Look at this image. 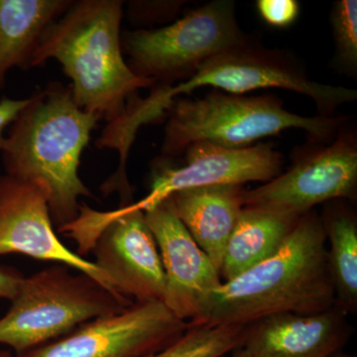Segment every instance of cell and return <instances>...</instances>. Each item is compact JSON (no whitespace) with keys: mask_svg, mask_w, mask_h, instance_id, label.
<instances>
[{"mask_svg":"<svg viewBox=\"0 0 357 357\" xmlns=\"http://www.w3.org/2000/svg\"><path fill=\"white\" fill-rule=\"evenodd\" d=\"M29 98L23 100H13V98H3L0 100V150L3 145L4 130L15 121L21 109L27 105Z\"/></svg>","mask_w":357,"mask_h":357,"instance_id":"cell-24","label":"cell"},{"mask_svg":"<svg viewBox=\"0 0 357 357\" xmlns=\"http://www.w3.org/2000/svg\"><path fill=\"white\" fill-rule=\"evenodd\" d=\"M13 253L67 265L119 295L95 263L61 243L42 188L4 174L0 176V255Z\"/></svg>","mask_w":357,"mask_h":357,"instance_id":"cell-12","label":"cell"},{"mask_svg":"<svg viewBox=\"0 0 357 357\" xmlns=\"http://www.w3.org/2000/svg\"><path fill=\"white\" fill-rule=\"evenodd\" d=\"M256 6L263 20L276 28L292 25L300 13V4L296 0H259Z\"/></svg>","mask_w":357,"mask_h":357,"instance_id":"cell-21","label":"cell"},{"mask_svg":"<svg viewBox=\"0 0 357 357\" xmlns=\"http://www.w3.org/2000/svg\"><path fill=\"white\" fill-rule=\"evenodd\" d=\"M347 317L335 307L316 314H271L249 324L237 351L241 357H330L351 337Z\"/></svg>","mask_w":357,"mask_h":357,"instance_id":"cell-14","label":"cell"},{"mask_svg":"<svg viewBox=\"0 0 357 357\" xmlns=\"http://www.w3.org/2000/svg\"><path fill=\"white\" fill-rule=\"evenodd\" d=\"M72 4L70 0H0V91L13 68L30 69L42 34Z\"/></svg>","mask_w":357,"mask_h":357,"instance_id":"cell-17","label":"cell"},{"mask_svg":"<svg viewBox=\"0 0 357 357\" xmlns=\"http://www.w3.org/2000/svg\"><path fill=\"white\" fill-rule=\"evenodd\" d=\"M0 357H13V354L6 349H0Z\"/></svg>","mask_w":357,"mask_h":357,"instance_id":"cell-26","label":"cell"},{"mask_svg":"<svg viewBox=\"0 0 357 357\" xmlns=\"http://www.w3.org/2000/svg\"><path fill=\"white\" fill-rule=\"evenodd\" d=\"M184 154V165H160L155 170L149 194L134 203L135 208L146 211L173 192L189 188L267 183L280 175L284 163L273 143L230 149L203 141L190 145Z\"/></svg>","mask_w":357,"mask_h":357,"instance_id":"cell-11","label":"cell"},{"mask_svg":"<svg viewBox=\"0 0 357 357\" xmlns=\"http://www.w3.org/2000/svg\"><path fill=\"white\" fill-rule=\"evenodd\" d=\"M232 357H241V354H239L238 351H236V354H234V356Z\"/></svg>","mask_w":357,"mask_h":357,"instance_id":"cell-27","label":"cell"},{"mask_svg":"<svg viewBox=\"0 0 357 357\" xmlns=\"http://www.w3.org/2000/svg\"><path fill=\"white\" fill-rule=\"evenodd\" d=\"M203 86L230 95L263 89H287L311 98L321 116H333L340 105L357 98L356 89L312 81L304 68L287 54L264 48L249 38L206 61L192 77L176 86L155 84L149 96L141 98V112L150 122L158 121L177 96Z\"/></svg>","mask_w":357,"mask_h":357,"instance_id":"cell-6","label":"cell"},{"mask_svg":"<svg viewBox=\"0 0 357 357\" xmlns=\"http://www.w3.org/2000/svg\"><path fill=\"white\" fill-rule=\"evenodd\" d=\"M73 270L56 263L25 277L10 309L0 319V344L22 354L133 304Z\"/></svg>","mask_w":357,"mask_h":357,"instance_id":"cell-5","label":"cell"},{"mask_svg":"<svg viewBox=\"0 0 357 357\" xmlns=\"http://www.w3.org/2000/svg\"><path fill=\"white\" fill-rule=\"evenodd\" d=\"M181 6V2H131L130 14L135 20H139L145 14L149 16L154 14V20H162L175 15Z\"/></svg>","mask_w":357,"mask_h":357,"instance_id":"cell-22","label":"cell"},{"mask_svg":"<svg viewBox=\"0 0 357 357\" xmlns=\"http://www.w3.org/2000/svg\"><path fill=\"white\" fill-rule=\"evenodd\" d=\"M2 145L6 175L38 185L59 230L79 218V198H95L79 176L81 156L100 121L82 109L70 86L49 83L29 96Z\"/></svg>","mask_w":357,"mask_h":357,"instance_id":"cell-2","label":"cell"},{"mask_svg":"<svg viewBox=\"0 0 357 357\" xmlns=\"http://www.w3.org/2000/svg\"><path fill=\"white\" fill-rule=\"evenodd\" d=\"M324 144L296 157L287 172L256 189L246 190L244 206H258L302 217L326 202L356 201V134L340 129L335 140Z\"/></svg>","mask_w":357,"mask_h":357,"instance_id":"cell-9","label":"cell"},{"mask_svg":"<svg viewBox=\"0 0 357 357\" xmlns=\"http://www.w3.org/2000/svg\"><path fill=\"white\" fill-rule=\"evenodd\" d=\"M248 39L237 22L236 3L215 0L172 24L124 32L121 48L130 59L128 66L134 74L156 84H173Z\"/></svg>","mask_w":357,"mask_h":357,"instance_id":"cell-7","label":"cell"},{"mask_svg":"<svg viewBox=\"0 0 357 357\" xmlns=\"http://www.w3.org/2000/svg\"><path fill=\"white\" fill-rule=\"evenodd\" d=\"M331 25L335 39L337 62L344 72L356 75L357 1L340 0L333 6Z\"/></svg>","mask_w":357,"mask_h":357,"instance_id":"cell-20","label":"cell"},{"mask_svg":"<svg viewBox=\"0 0 357 357\" xmlns=\"http://www.w3.org/2000/svg\"><path fill=\"white\" fill-rule=\"evenodd\" d=\"M326 238L328 269L335 289V307L344 314L357 311V220L344 204L328 206L321 215Z\"/></svg>","mask_w":357,"mask_h":357,"instance_id":"cell-18","label":"cell"},{"mask_svg":"<svg viewBox=\"0 0 357 357\" xmlns=\"http://www.w3.org/2000/svg\"><path fill=\"white\" fill-rule=\"evenodd\" d=\"M330 357H356V356H351V354H342V352L338 351L337 354H333Z\"/></svg>","mask_w":357,"mask_h":357,"instance_id":"cell-25","label":"cell"},{"mask_svg":"<svg viewBox=\"0 0 357 357\" xmlns=\"http://www.w3.org/2000/svg\"><path fill=\"white\" fill-rule=\"evenodd\" d=\"M241 185L189 188L168 197L181 222L220 272L223 255L244 208Z\"/></svg>","mask_w":357,"mask_h":357,"instance_id":"cell-15","label":"cell"},{"mask_svg":"<svg viewBox=\"0 0 357 357\" xmlns=\"http://www.w3.org/2000/svg\"><path fill=\"white\" fill-rule=\"evenodd\" d=\"M300 218L258 206H244L225 248L220 278L225 283L234 280L274 255Z\"/></svg>","mask_w":357,"mask_h":357,"instance_id":"cell-16","label":"cell"},{"mask_svg":"<svg viewBox=\"0 0 357 357\" xmlns=\"http://www.w3.org/2000/svg\"><path fill=\"white\" fill-rule=\"evenodd\" d=\"M70 230L89 243L95 265L107 275L114 292L132 302H163L166 279L158 246L134 203L100 213L83 204Z\"/></svg>","mask_w":357,"mask_h":357,"instance_id":"cell-8","label":"cell"},{"mask_svg":"<svg viewBox=\"0 0 357 357\" xmlns=\"http://www.w3.org/2000/svg\"><path fill=\"white\" fill-rule=\"evenodd\" d=\"M188 328V321L163 302H134L123 312L93 319L14 357H148L170 347Z\"/></svg>","mask_w":357,"mask_h":357,"instance_id":"cell-10","label":"cell"},{"mask_svg":"<svg viewBox=\"0 0 357 357\" xmlns=\"http://www.w3.org/2000/svg\"><path fill=\"white\" fill-rule=\"evenodd\" d=\"M119 0L73 1L42 34L30 69L55 59L72 81L77 105L107 124L121 119L128 100L156 82L137 76L124 60Z\"/></svg>","mask_w":357,"mask_h":357,"instance_id":"cell-3","label":"cell"},{"mask_svg":"<svg viewBox=\"0 0 357 357\" xmlns=\"http://www.w3.org/2000/svg\"><path fill=\"white\" fill-rule=\"evenodd\" d=\"M248 325L189 326L170 347L148 357H222L243 347Z\"/></svg>","mask_w":357,"mask_h":357,"instance_id":"cell-19","label":"cell"},{"mask_svg":"<svg viewBox=\"0 0 357 357\" xmlns=\"http://www.w3.org/2000/svg\"><path fill=\"white\" fill-rule=\"evenodd\" d=\"M321 215L300 218L279 250L208 294L189 326L249 325L280 314H316L335 307Z\"/></svg>","mask_w":357,"mask_h":357,"instance_id":"cell-1","label":"cell"},{"mask_svg":"<svg viewBox=\"0 0 357 357\" xmlns=\"http://www.w3.org/2000/svg\"><path fill=\"white\" fill-rule=\"evenodd\" d=\"M167 114L162 144L167 157L180 156L190 145L203 141L243 149L291 128L306 131L314 142H332L347 121L344 116L293 114L273 95H230L217 89L201 98H178Z\"/></svg>","mask_w":357,"mask_h":357,"instance_id":"cell-4","label":"cell"},{"mask_svg":"<svg viewBox=\"0 0 357 357\" xmlns=\"http://www.w3.org/2000/svg\"><path fill=\"white\" fill-rule=\"evenodd\" d=\"M144 215L165 273L164 305L177 318L190 321L202 301L222 285L220 272L181 222L170 198Z\"/></svg>","mask_w":357,"mask_h":357,"instance_id":"cell-13","label":"cell"},{"mask_svg":"<svg viewBox=\"0 0 357 357\" xmlns=\"http://www.w3.org/2000/svg\"><path fill=\"white\" fill-rule=\"evenodd\" d=\"M24 278L25 276L18 270L0 265V300L13 301Z\"/></svg>","mask_w":357,"mask_h":357,"instance_id":"cell-23","label":"cell"}]
</instances>
